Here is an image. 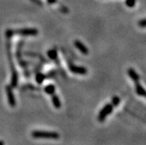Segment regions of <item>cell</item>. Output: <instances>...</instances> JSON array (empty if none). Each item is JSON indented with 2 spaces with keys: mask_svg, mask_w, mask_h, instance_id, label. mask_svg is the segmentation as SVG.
<instances>
[{
  "mask_svg": "<svg viewBox=\"0 0 146 145\" xmlns=\"http://www.w3.org/2000/svg\"><path fill=\"white\" fill-rule=\"evenodd\" d=\"M38 34V30L36 28H21L17 30L8 29L6 30L5 35L8 39H11L14 35L19 36H36Z\"/></svg>",
  "mask_w": 146,
  "mask_h": 145,
  "instance_id": "1",
  "label": "cell"
},
{
  "mask_svg": "<svg viewBox=\"0 0 146 145\" xmlns=\"http://www.w3.org/2000/svg\"><path fill=\"white\" fill-rule=\"evenodd\" d=\"M10 41L8 42V59L10 62V66H11V86L12 87H15L17 86V83H18V74H17V71L16 70V68L13 64V58H12V54L11 52V46H10Z\"/></svg>",
  "mask_w": 146,
  "mask_h": 145,
  "instance_id": "2",
  "label": "cell"
},
{
  "mask_svg": "<svg viewBox=\"0 0 146 145\" xmlns=\"http://www.w3.org/2000/svg\"><path fill=\"white\" fill-rule=\"evenodd\" d=\"M32 136L37 138H52V139H57L59 137L57 133L49 132V131H43V130H35L32 133Z\"/></svg>",
  "mask_w": 146,
  "mask_h": 145,
  "instance_id": "3",
  "label": "cell"
},
{
  "mask_svg": "<svg viewBox=\"0 0 146 145\" xmlns=\"http://www.w3.org/2000/svg\"><path fill=\"white\" fill-rule=\"evenodd\" d=\"M113 109H114V106L111 104V103L106 104V105L100 110V112H99V115H98V120H99V121H100V122L104 121L105 118H106L110 113H112Z\"/></svg>",
  "mask_w": 146,
  "mask_h": 145,
  "instance_id": "4",
  "label": "cell"
},
{
  "mask_svg": "<svg viewBox=\"0 0 146 145\" xmlns=\"http://www.w3.org/2000/svg\"><path fill=\"white\" fill-rule=\"evenodd\" d=\"M6 93H7V96H8V103H9L10 106L12 107V108H14L16 106V99L15 96H14V94L13 93V87L11 85L6 87Z\"/></svg>",
  "mask_w": 146,
  "mask_h": 145,
  "instance_id": "5",
  "label": "cell"
},
{
  "mask_svg": "<svg viewBox=\"0 0 146 145\" xmlns=\"http://www.w3.org/2000/svg\"><path fill=\"white\" fill-rule=\"evenodd\" d=\"M69 70L73 73L79 74V75H85L88 72L85 68L77 66V65H74L73 64H69Z\"/></svg>",
  "mask_w": 146,
  "mask_h": 145,
  "instance_id": "6",
  "label": "cell"
},
{
  "mask_svg": "<svg viewBox=\"0 0 146 145\" xmlns=\"http://www.w3.org/2000/svg\"><path fill=\"white\" fill-rule=\"evenodd\" d=\"M74 45L77 47V49H79V51H80L81 53H83V54H88V50L85 45H84L80 41H78V40H76L74 41Z\"/></svg>",
  "mask_w": 146,
  "mask_h": 145,
  "instance_id": "7",
  "label": "cell"
},
{
  "mask_svg": "<svg viewBox=\"0 0 146 145\" xmlns=\"http://www.w3.org/2000/svg\"><path fill=\"white\" fill-rule=\"evenodd\" d=\"M128 74L129 75V77L131 78L133 81V82H138L139 81V75L137 73V72L133 70V68H129L128 70Z\"/></svg>",
  "mask_w": 146,
  "mask_h": 145,
  "instance_id": "8",
  "label": "cell"
},
{
  "mask_svg": "<svg viewBox=\"0 0 146 145\" xmlns=\"http://www.w3.org/2000/svg\"><path fill=\"white\" fill-rule=\"evenodd\" d=\"M51 101H52V103L54 104L55 108L59 109V108H61V101H60L59 98L58 97V96H56V94H53L52 97H51Z\"/></svg>",
  "mask_w": 146,
  "mask_h": 145,
  "instance_id": "9",
  "label": "cell"
},
{
  "mask_svg": "<svg viewBox=\"0 0 146 145\" xmlns=\"http://www.w3.org/2000/svg\"><path fill=\"white\" fill-rule=\"evenodd\" d=\"M48 56L52 60H56L57 59V57H58V54H57V51L54 49L50 50L48 52Z\"/></svg>",
  "mask_w": 146,
  "mask_h": 145,
  "instance_id": "10",
  "label": "cell"
},
{
  "mask_svg": "<svg viewBox=\"0 0 146 145\" xmlns=\"http://www.w3.org/2000/svg\"><path fill=\"white\" fill-rule=\"evenodd\" d=\"M45 93L48 95H53L55 93V87L53 85H47L45 87Z\"/></svg>",
  "mask_w": 146,
  "mask_h": 145,
  "instance_id": "11",
  "label": "cell"
},
{
  "mask_svg": "<svg viewBox=\"0 0 146 145\" xmlns=\"http://www.w3.org/2000/svg\"><path fill=\"white\" fill-rule=\"evenodd\" d=\"M45 79V75L42 73H38L36 74V81L38 84H42L44 80Z\"/></svg>",
  "mask_w": 146,
  "mask_h": 145,
  "instance_id": "12",
  "label": "cell"
},
{
  "mask_svg": "<svg viewBox=\"0 0 146 145\" xmlns=\"http://www.w3.org/2000/svg\"><path fill=\"white\" fill-rule=\"evenodd\" d=\"M120 103V97H118V96H114V97H113L112 100H111V104H112L114 107L118 106Z\"/></svg>",
  "mask_w": 146,
  "mask_h": 145,
  "instance_id": "13",
  "label": "cell"
},
{
  "mask_svg": "<svg viewBox=\"0 0 146 145\" xmlns=\"http://www.w3.org/2000/svg\"><path fill=\"white\" fill-rule=\"evenodd\" d=\"M137 0H126V5L128 8H133L136 5Z\"/></svg>",
  "mask_w": 146,
  "mask_h": 145,
  "instance_id": "14",
  "label": "cell"
},
{
  "mask_svg": "<svg viewBox=\"0 0 146 145\" xmlns=\"http://www.w3.org/2000/svg\"><path fill=\"white\" fill-rule=\"evenodd\" d=\"M139 26L141 27V28H146V19H141L139 22Z\"/></svg>",
  "mask_w": 146,
  "mask_h": 145,
  "instance_id": "15",
  "label": "cell"
},
{
  "mask_svg": "<svg viewBox=\"0 0 146 145\" xmlns=\"http://www.w3.org/2000/svg\"><path fill=\"white\" fill-rule=\"evenodd\" d=\"M51 4H55L56 2V0H48Z\"/></svg>",
  "mask_w": 146,
  "mask_h": 145,
  "instance_id": "16",
  "label": "cell"
},
{
  "mask_svg": "<svg viewBox=\"0 0 146 145\" xmlns=\"http://www.w3.org/2000/svg\"><path fill=\"white\" fill-rule=\"evenodd\" d=\"M0 144H4V142L3 141H0Z\"/></svg>",
  "mask_w": 146,
  "mask_h": 145,
  "instance_id": "17",
  "label": "cell"
}]
</instances>
